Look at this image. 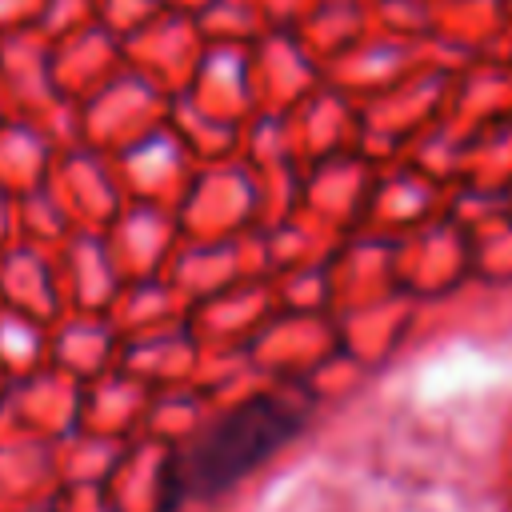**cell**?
Masks as SVG:
<instances>
[{"instance_id": "1", "label": "cell", "mask_w": 512, "mask_h": 512, "mask_svg": "<svg viewBox=\"0 0 512 512\" xmlns=\"http://www.w3.org/2000/svg\"><path fill=\"white\" fill-rule=\"evenodd\" d=\"M308 424V400L260 392L220 412L200 432L180 440L156 476V512H180L192 500H216L276 452H284Z\"/></svg>"}]
</instances>
